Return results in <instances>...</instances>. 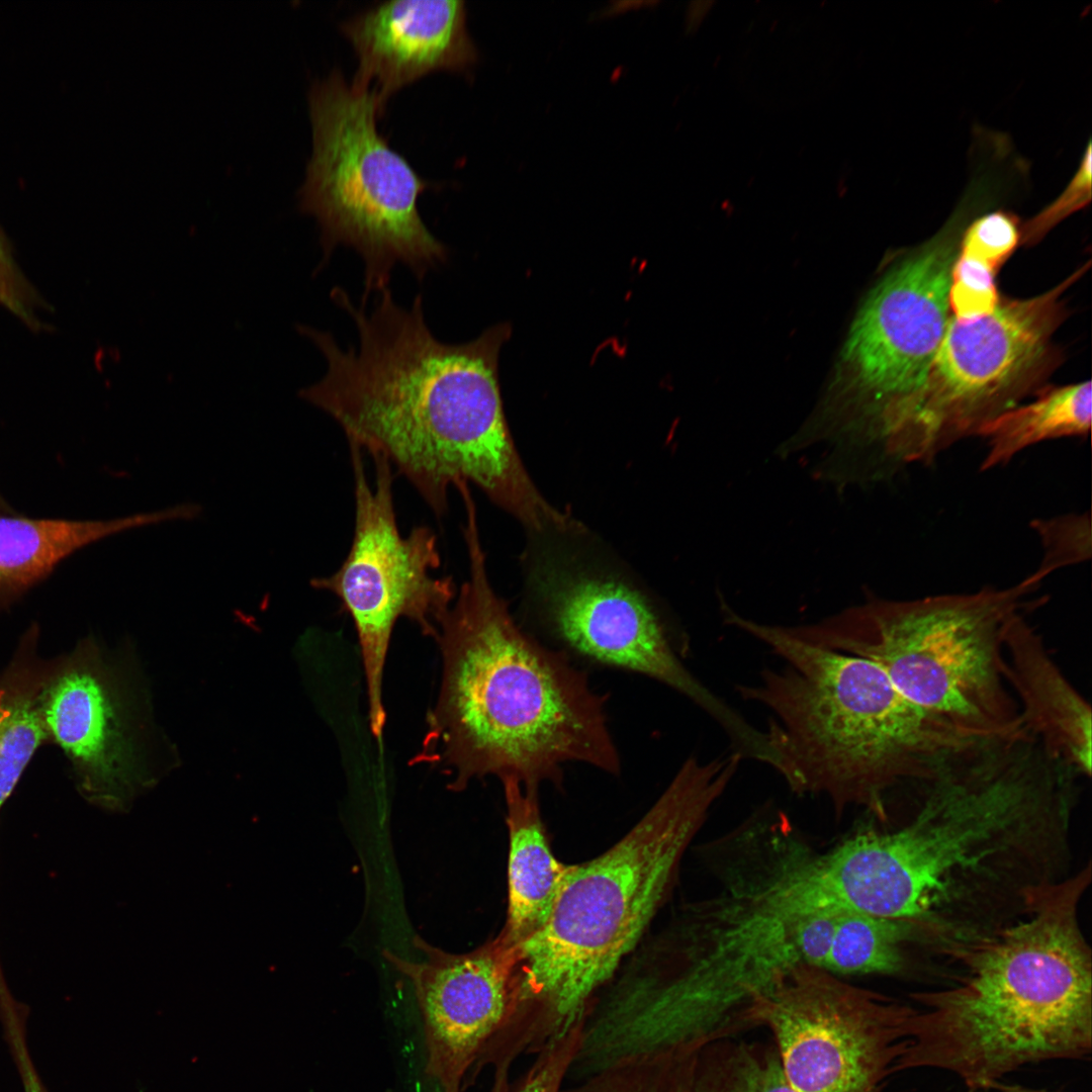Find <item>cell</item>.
I'll use <instances>...</instances> for the list:
<instances>
[{"instance_id":"cell-32","label":"cell","mask_w":1092,"mask_h":1092,"mask_svg":"<svg viewBox=\"0 0 1092 1092\" xmlns=\"http://www.w3.org/2000/svg\"><path fill=\"white\" fill-rule=\"evenodd\" d=\"M995 1088L998 1089V1092H1065V1091H1059V1090L1056 1091V1090H1048V1089L1030 1088V1087H1025V1086H1021V1085H1003V1084H999Z\"/></svg>"},{"instance_id":"cell-17","label":"cell","mask_w":1092,"mask_h":1092,"mask_svg":"<svg viewBox=\"0 0 1092 1092\" xmlns=\"http://www.w3.org/2000/svg\"><path fill=\"white\" fill-rule=\"evenodd\" d=\"M359 66L351 85L375 81L382 108L398 89L436 70L463 71L477 60L460 0H391L341 24Z\"/></svg>"},{"instance_id":"cell-27","label":"cell","mask_w":1092,"mask_h":1092,"mask_svg":"<svg viewBox=\"0 0 1092 1092\" xmlns=\"http://www.w3.org/2000/svg\"><path fill=\"white\" fill-rule=\"evenodd\" d=\"M582 1022L545 1045L507 1092H562L581 1043Z\"/></svg>"},{"instance_id":"cell-18","label":"cell","mask_w":1092,"mask_h":1092,"mask_svg":"<svg viewBox=\"0 0 1092 1092\" xmlns=\"http://www.w3.org/2000/svg\"><path fill=\"white\" fill-rule=\"evenodd\" d=\"M1006 681L1022 726L1082 777L1091 775V709L1022 614L1005 639Z\"/></svg>"},{"instance_id":"cell-16","label":"cell","mask_w":1092,"mask_h":1092,"mask_svg":"<svg viewBox=\"0 0 1092 1092\" xmlns=\"http://www.w3.org/2000/svg\"><path fill=\"white\" fill-rule=\"evenodd\" d=\"M424 953L408 961L385 951L412 983L421 1011L427 1072L441 1092H462L488 1060L514 1007L515 947L499 934L465 953H451L420 937Z\"/></svg>"},{"instance_id":"cell-20","label":"cell","mask_w":1092,"mask_h":1092,"mask_svg":"<svg viewBox=\"0 0 1092 1092\" xmlns=\"http://www.w3.org/2000/svg\"><path fill=\"white\" fill-rule=\"evenodd\" d=\"M510 837L508 913L499 935L517 946L547 921L572 864L553 854L541 817L538 789L500 781Z\"/></svg>"},{"instance_id":"cell-9","label":"cell","mask_w":1092,"mask_h":1092,"mask_svg":"<svg viewBox=\"0 0 1092 1092\" xmlns=\"http://www.w3.org/2000/svg\"><path fill=\"white\" fill-rule=\"evenodd\" d=\"M308 107L312 154L299 208L318 223L325 260L337 246L360 255L364 303L388 288L398 263L422 281L449 251L419 213L430 183L378 132L383 108L376 91L353 87L336 69L312 84Z\"/></svg>"},{"instance_id":"cell-10","label":"cell","mask_w":1092,"mask_h":1092,"mask_svg":"<svg viewBox=\"0 0 1092 1092\" xmlns=\"http://www.w3.org/2000/svg\"><path fill=\"white\" fill-rule=\"evenodd\" d=\"M584 531L531 534L526 605L553 648L570 659L647 676L685 696L748 749L758 730L681 661L656 600L621 567L578 541Z\"/></svg>"},{"instance_id":"cell-24","label":"cell","mask_w":1092,"mask_h":1092,"mask_svg":"<svg viewBox=\"0 0 1092 1092\" xmlns=\"http://www.w3.org/2000/svg\"><path fill=\"white\" fill-rule=\"evenodd\" d=\"M691 1092H795L775 1045L726 1037L703 1048L696 1060Z\"/></svg>"},{"instance_id":"cell-29","label":"cell","mask_w":1092,"mask_h":1092,"mask_svg":"<svg viewBox=\"0 0 1092 1092\" xmlns=\"http://www.w3.org/2000/svg\"><path fill=\"white\" fill-rule=\"evenodd\" d=\"M1092 197V144L1088 140L1079 166L1065 189L1031 217L1022 229V243L1034 245L1071 214L1085 208Z\"/></svg>"},{"instance_id":"cell-1","label":"cell","mask_w":1092,"mask_h":1092,"mask_svg":"<svg viewBox=\"0 0 1092 1092\" xmlns=\"http://www.w3.org/2000/svg\"><path fill=\"white\" fill-rule=\"evenodd\" d=\"M1080 778L1023 727L978 738L916 782L902 825L816 853L818 891L837 910L908 921L933 945L992 928L1065 876Z\"/></svg>"},{"instance_id":"cell-11","label":"cell","mask_w":1092,"mask_h":1092,"mask_svg":"<svg viewBox=\"0 0 1092 1092\" xmlns=\"http://www.w3.org/2000/svg\"><path fill=\"white\" fill-rule=\"evenodd\" d=\"M354 475L355 524L349 552L337 571L314 577L311 586L334 594L352 618L366 679L369 727L380 740L386 720L382 701L384 665L396 621L403 617L435 639L438 622L454 601V578L436 577L441 565L436 533L415 527L399 532L393 506V472L389 461L372 455L375 486L371 488L362 450L349 443Z\"/></svg>"},{"instance_id":"cell-33","label":"cell","mask_w":1092,"mask_h":1092,"mask_svg":"<svg viewBox=\"0 0 1092 1092\" xmlns=\"http://www.w3.org/2000/svg\"><path fill=\"white\" fill-rule=\"evenodd\" d=\"M0 511H11L0 494Z\"/></svg>"},{"instance_id":"cell-15","label":"cell","mask_w":1092,"mask_h":1092,"mask_svg":"<svg viewBox=\"0 0 1092 1092\" xmlns=\"http://www.w3.org/2000/svg\"><path fill=\"white\" fill-rule=\"evenodd\" d=\"M1083 269L1040 295L998 303L985 315L949 318L907 421L916 454L930 463L1007 410L1008 392L1041 357L1063 317L1062 295Z\"/></svg>"},{"instance_id":"cell-6","label":"cell","mask_w":1092,"mask_h":1092,"mask_svg":"<svg viewBox=\"0 0 1092 1092\" xmlns=\"http://www.w3.org/2000/svg\"><path fill=\"white\" fill-rule=\"evenodd\" d=\"M724 623L781 660L740 697L768 713L763 730L777 771L799 796L825 798L888 820L890 793L929 777L967 735L904 697L874 662L802 641L785 626L759 623L719 599Z\"/></svg>"},{"instance_id":"cell-23","label":"cell","mask_w":1092,"mask_h":1092,"mask_svg":"<svg viewBox=\"0 0 1092 1092\" xmlns=\"http://www.w3.org/2000/svg\"><path fill=\"white\" fill-rule=\"evenodd\" d=\"M925 941L914 924L856 911L838 912L821 969L834 975H892L906 966V945Z\"/></svg>"},{"instance_id":"cell-31","label":"cell","mask_w":1092,"mask_h":1092,"mask_svg":"<svg viewBox=\"0 0 1092 1092\" xmlns=\"http://www.w3.org/2000/svg\"><path fill=\"white\" fill-rule=\"evenodd\" d=\"M18 1070L25 1092H48L31 1062L23 1063Z\"/></svg>"},{"instance_id":"cell-2","label":"cell","mask_w":1092,"mask_h":1092,"mask_svg":"<svg viewBox=\"0 0 1092 1092\" xmlns=\"http://www.w3.org/2000/svg\"><path fill=\"white\" fill-rule=\"evenodd\" d=\"M331 297L353 320L359 345L343 349L332 334L298 326L327 362L324 377L299 391L302 399L333 418L349 443L385 457L438 518L450 487L467 482L529 534L569 523L533 482L507 423L497 364L509 324L448 344L428 327L422 294L403 307L388 287L372 310L341 287Z\"/></svg>"},{"instance_id":"cell-19","label":"cell","mask_w":1092,"mask_h":1092,"mask_svg":"<svg viewBox=\"0 0 1092 1092\" xmlns=\"http://www.w3.org/2000/svg\"><path fill=\"white\" fill-rule=\"evenodd\" d=\"M185 518L186 509L180 504L89 521L34 519L0 511V609L44 580L64 559L85 546L126 530Z\"/></svg>"},{"instance_id":"cell-26","label":"cell","mask_w":1092,"mask_h":1092,"mask_svg":"<svg viewBox=\"0 0 1092 1092\" xmlns=\"http://www.w3.org/2000/svg\"><path fill=\"white\" fill-rule=\"evenodd\" d=\"M1017 217L1005 210H995L976 218L967 229L961 256L996 270L1019 242Z\"/></svg>"},{"instance_id":"cell-8","label":"cell","mask_w":1092,"mask_h":1092,"mask_svg":"<svg viewBox=\"0 0 1092 1092\" xmlns=\"http://www.w3.org/2000/svg\"><path fill=\"white\" fill-rule=\"evenodd\" d=\"M1032 573L1002 588L913 600L873 598L815 623L786 626L809 644L877 664L915 706L973 737L1022 727L1006 681L1005 639L1036 605Z\"/></svg>"},{"instance_id":"cell-13","label":"cell","mask_w":1092,"mask_h":1092,"mask_svg":"<svg viewBox=\"0 0 1092 1092\" xmlns=\"http://www.w3.org/2000/svg\"><path fill=\"white\" fill-rule=\"evenodd\" d=\"M953 262L952 244L927 245L875 286L851 325L843 356L872 399L846 433L869 453L893 454L904 439L908 403L948 325Z\"/></svg>"},{"instance_id":"cell-28","label":"cell","mask_w":1092,"mask_h":1092,"mask_svg":"<svg viewBox=\"0 0 1092 1092\" xmlns=\"http://www.w3.org/2000/svg\"><path fill=\"white\" fill-rule=\"evenodd\" d=\"M954 317L970 320L992 312L998 305L995 272L961 256L953 262L948 293Z\"/></svg>"},{"instance_id":"cell-30","label":"cell","mask_w":1092,"mask_h":1092,"mask_svg":"<svg viewBox=\"0 0 1092 1092\" xmlns=\"http://www.w3.org/2000/svg\"><path fill=\"white\" fill-rule=\"evenodd\" d=\"M0 304L27 323L32 322L28 292L6 244L0 237Z\"/></svg>"},{"instance_id":"cell-22","label":"cell","mask_w":1092,"mask_h":1092,"mask_svg":"<svg viewBox=\"0 0 1092 1092\" xmlns=\"http://www.w3.org/2000/svg\"><path fill=\"white\" fill-rule=\"evenodd\" d=\"M1091 382L1059 387L1025 405L1013 406L985 423L977 436L987 440L981 471L1007 464L1022 450L1064 437H1083L1091 428Z\"/></svg>"},{"instance_id":"cell-5","label":"cell","mask_w":1092,"mask_h":1092,"mask_svg":"<svg viewBox=\"0 0 1092 1092\" xmlns=\"http://www.w3.org/2000/svg\"><path fill=\"white\" fill-rule=\"evenodd\" d=\"M691 756L644 816L601 855L572 864L545 924L515 946L504 1040L536 1054L581 1023L670 893L684 855L738 770Z\"/></svg>"},{"instance_id":"cell-12","label":"cell","mask_w":1092,"mask_h":1092,"mask_svg":"<svg viewBox=\"0 0 1092 1092\" xmlns=\"http://www.w3.org/2000/svg\"><path fill=\"white\" fill-rule=\"evenodd\" d=\"M911 1006L801 964L757 996L745 1025L766 1027L795 1092H883L898 1070Z\"/></svg>"},{"instance_id":"cell-3","label":"cell","mask_w":1092,"mask_h":1092,"mask_svg":"<svg viewBox=\"0 0 1092 1092\" xmlns=\"http://www.w3.org/2000/svg\"><path fill=\"white\" fill-rule=\"evenodd\" d=\"M465 513L469 575L438 622L441 687L414 762L448 768L454 792L487 776L561 788L573 762L620 775L608 697L518 624L489 581L476 510Z\"/></svg>"},{"instance_id":"cell-14","label":"cell","mask_w":1092,"mask_h":1092,"mask_svg":"<svg viewBox=\"0 0 1092 1092\" xmlns=\"http://www.w3.org/2000/svg\"><path fill=\"white\" fill-rule=\"evenodd\" d=\"M131 663L87 638L50 661L40 692L50 742L68 758L80 794L106 808L121 806L159 771L161 736Z\"/></svg>"},{"instance_id":"cell-25","label":"cell","mask_w":1092,"mask_h":1092,"mask_svg":"<svg viewBox=\"0 0 1092 1092\" xmlns=\"http://www.w3.org/2000/svg\"><path fill=\"white\" fill-rule=\"evenodd\" d=\"M1030 527L1042 546V557L1032 574L1039 580L1056 570L1081 563L1091 557V519L1089 513L1066 514L1034 519Z\"/></svg>"},{"instance_id":"cell-21","label":"cell","mask_w":1092,"mask_h":1092,"mask_svg":"<svg viewBox=\"0 0 1092 1092\" xmlns=\"http://www.w3.org/2000/svg\"><path fill=\"white\" fill-rule=\"evenodd\" d=\"M31 626L0 674V811L35 751L50 742L40 711V692L50 661L36 652Z\"/></svg>"},{"instance_id":"cell-7","label":"cell","mask_w":1092,"mask_h":1092,"mask_svg":"<svg viewBox=\"0 0 1092 1092\" xmlns=\"http://www.w3.org/2000/svg\"><path fill=\"white\" fill-rule=\"evenodd\" d=\"M817 957L808 917L729 886L689 905L621 975L622 1031L641 1052L701 1050L744 1026L755 997Z\"/></svg>"},{"instance_id":"cell-4","label":"cell","mask_w":1092,"mask_h":1092,"mask_svg":"<svg viewBox=\"0 0 1092 1092\" xmlns=\"http://www.w3.org/2000/svg\"><path fill=\"white\" fill-rule=\"evenodd\" d=\"M1091 866L1030 888L1021 917L938 948L960 972L911 997L898 1070L949 1072L990 1089L1019 1068L1092 1049V957L1079 922Z\"/></svg>"}]
</instances>
